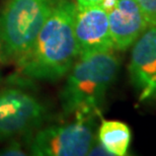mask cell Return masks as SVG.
Listing matches in <instances>:
<instances>
[{
    "label": "cell",
    "instance_id": "cell-1",
    "mask_svg": "<svg viewBox=\"0 0 156 156\" xmlns=\"http://www.w3.org/2000/svg\"><path fill=\"white\" fill-rule=\"evenodd\" d=\"M76 4L60 0L30 49L15 62L23 77L55 81L64 77L78 58L74 35Z\"/></svg>",
    "mask_w": 156,
    "mask_h": 156
},
{
    "label": "cell",
    "instance_id": "cell-2",
    "mask_svg": "<svg viewBox=\"0 0 156 156\" xmlns=\"http://www.w3.org/2000/svg\"><path fill=\"white\" fill-rule=\"evenodd\" d=\"M119 70L120 60L113 51L79 56L66 74V81L60 92L65 116H98Z\"/></svg>",
    "mask_w": 156,
    "mask_h": 156
},
{
    "label": "cell",
    "instance_id": "cell-3",
    "mask_svg": "<svg viewBox=\"0 0 156 156\" xmlns=\"http://www.w3.org/2000/svg\"><path fill=\"white\" fill-rule=\"evenodd\" d=\"M59 1L5 0L0 9V30L9 62H16L30 49Z\"/></svg>",
    "mask_w": 156,
    "mask_h": 156
},
{
    "label": "cell",
    "instance_id": "cell-4",
    "mask_svg": "<svg viewBox=\"0 0 156 156\" xmlns=\"http://www.w3.org/2000/svg\"><path fill=\"white\" fill-rule=\"evenodd\" d=\"M75 120L38 128L29 136L30 154L37 156H84L95 137L94 115H78Z\"/></svg>",
    "mask_w": 156,
    "mask_h": 156
},
{
    "label": "cell",
    "instance_id": "cell-5",
    "mask_svg": "<svg viewBox=\"0 0 156 156\" xmlns=\"http://www.w3.org/2000/svg\"><path fill=\"white\" fill-rule=\"evenodd\" d=\"M47 117L46 105L35 94L15 86L0 89V141L30 135Z\"/></svg>",
    "mask_w": 156,
    "mask_h": 156
},
{
    "label": "cell",
    "instance_id": "cell-6",
    "mask_svg": "<svg viewBox=\"0 0 156 156\" xmlns=\"http://www.w3.org/2000/svg\"><path fill=\"white\" fill-rule=\"evenodd\" d=\"M74 35L78 57L115 50L108 10L101 5H76Z\"/></svg>",
    "mask_w": 156,
    "mask_h": 156
},
{
    "label": "cell",
    "instance_id": "cell-7",
    "mask_svg": "<svg viewBox=\"0 0 156 156\" xmlns=\"http://www.w3.org/2000/svg\"><path fill=\"white\" fill-rule=\"evenodd\" d=\"M128 71L138 101H156V24L132 45Z\"/></svg>",
    "mask_w": 156,
    "mask_h": 156
},
{
    "label": "cell",
    "instance_id": "cell-8",
    "mask_svg": "<svg viewBox=\"0 0 156 156\" xmlns=\"http://www.w3.org/2000/svg\"><path fill=\"white\" fill-rule=\"evenodd\" d=\"M108 15L115 50L118 51L132 47L149 27L136 0H117Z\"/></svg>",
    "mask_w": 156,
    "mask_h": 156
},
{
    "label": "cell",
    "instance_id": "cell-9",
    "mask_svg": "<svg viewBox=\"0 0 156 156\" xmlns=\"http://www.w3.org/2000/svg\"><path fill=\"white\" fill-rule=\"evenodd\" d=\"M98 139L111 155L125 156L129 151L132 133L124 122L102 120L98 127Z\"/></svg>",
    "mask_w": 156,
    "mask_h": 156
},
{
    "label": "cell",
    "instance_id": "cell-10",
    "mask_svg": "<svg viewBox=\"0 0 156 156\" xmlns=\"http://www.w3.org/2000/svg\"><path fill=\"white\" fill-rule=\"evenodd\" d=\"M144 14L148 27L156 24V0H136Z\"/></svg>",
    "mask_w": 156,
    "mask_h": 156
},
{
    "label": "cell",
    "instance_id": "cell-11",
    "mask_svg": "<svg viewBox=\"0 0 156 156\" xmlns=\"http://www.w3.org/2000/svg\"><path fill=\"white\" fill-rule=\"evenodd\" d=\"M26 154L27 153L24 152L21 144L18 141H16L14 138L2 150H0V155H4V156H23Z\"/></svg>",
    "mask_w": 156,
    "mask_h": 156
},
{
    "label": "cell",
    "instance_id": "cell-12",
    "mask_svg": "<svg viewBox=\"0 0 156 156\" xmlns=\"http://www.w3.org/2000/svg\"><path fill=\"white\" fill-rule=\"evenodd\" d=\"M117 0H75V4L79 6L84 5H101L108 10L115 4Z\"/></svg>",
    "mask_w": 156,
    "mask_h": 156
},
{
    "label": "cell",
    "instance_id": "cell-13",
    "mask_svg": "<svg viewBox=\"0 0 156 156\" xmlns=\"http://www.w3.org/2000/svg\"><path fill=\"white\" fill-rule=\"evenodd\" d=\"M8 62L9 61H8V57H7V52H6L5 42H4V40H3L1 30H0V80H1L3 67H4Z\"/></svg>",
    "mask_w": 156,
    "mask_h": 156
},
{
    "label": "cell",
    "instance_id": "cell-14",
    "mask_svg": "<svg viewBox=\"0 0 156 156\" xmlns=\"http://www.w3.org/2000/svg\"><path fill=\"white\" fill-rule=\"evenodd\" d=\"M87 155H111L105 150V148L101 145V143L98 141V139H94L92 145L90 146V149Z\"/></svg>",
    "mask_w": 156,
    "mask_h": 156
}]
</instances>
